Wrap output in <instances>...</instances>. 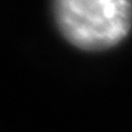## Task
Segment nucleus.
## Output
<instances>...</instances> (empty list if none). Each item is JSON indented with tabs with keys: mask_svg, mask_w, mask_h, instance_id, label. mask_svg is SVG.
<instances>
[{
	"mask_svg": "<svg viewBox=\"0 0 132 132\" xmlns=\"http://www.w3.org/2000/svg\"><path fill=\"white\" fill-rule=\"evenodd\" d=\"M54 12L63 35L86 51L113 46L132 24V0H54Z\"/></svg>",
	"mask_w": 132,
	"mask_h": 132,
	"instance_id": "nucleus-1",
	"label": "nucleus"
}]
</instances>
